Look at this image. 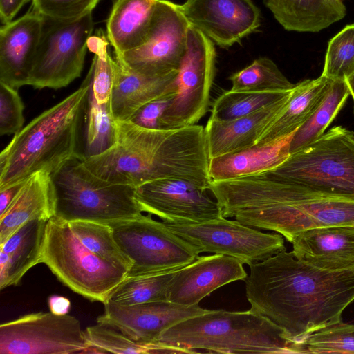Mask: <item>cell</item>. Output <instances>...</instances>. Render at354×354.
Masks as SVG:
<instances>
[{"mask_svg": "<svg viewBox=\"0 0 354 354\" xmlns=\"http://www.w3.org/2000/svg\"><path fill=\"white\" fill-rule=\"evenodd\" d=\"M249 267L245 283L250 309L295 342L340 322L354 301V270L320 268L286 250Z\"/></svg>", "mask_w": 354, "mask_h": 354, "instance_id": "1", "label": "cell"}, {"mask_svg": "<svg viewBox=\"0 0 354 354\" xmlns=\"http://www.w3.org/2000/svg\"><path fill=\"white\" fill-rule=\"evenodd\" d=\"M116 122L115 143L101 154L81 158L94 176L133 187L159 179H180L208 190L212 180L204 127L151 129L129 120Z\"/></svg>", "mask_w": 354, "mask_h": 354, "instance_id": "2", "label": "cell"}, {"mask_svg": "<svg viewBox=\"0 0 354 354\" xmlns=\"http://www.w3.org/2000/svg\"><path fill=\"white\" fill-rule=\"evenodd\" d=\"M91 84L89 70L78 89L14 134L0 154V189L40 171L52 176L71 160L83 157L77 145Z\"/></svg>", "mask_w": 354, "mask_h": 354, "instance_id": "3", "label": "cell"}, {"mask_svg": "<svg viewBox=\"0 0 354 354\" xmlns=\"http://www.w3.org/2000/svg\"><path fill=\"white\" fill-rule=\"evenodd\" d=\"M157 344L187 353L205 350L220 353H298L297 342L254 312L211 310L165 330Z\"/></svg>", "mask_w": 354, "mask_h": 354, "instance_id": "4", "label": "cell"}, {"mask_svg": "<svg viewBox=\"0 0 354 354\" xmlns=\"http://www.w3.org/2000/svg\"><path fill=\"white\" fill-rule=\"evenodd\" d=\"M252 189L271 200L266 210L269 229L290 243L311 228L354 227V198L307 189L284 181L269 171L254 177Z\"/></svg>", "mask_w": 354, "mask_h": 354, "instance_id": "5", "label": "cell"}, {"mask_svg": "<svg viewBox=\"0 0 354 354\" xmlns=\"http://www.w3.org/2000/svg\"><path fill=\"white\" fill-rule=\"evenodd\" d=\"M82 158L71 160L52 175L54 217L111 224L142 214L136 187L102 180L84 167Z\"/></svg>", "mask_w": 354, "mask_h": 354, "instance_id": "6", "label": "cell"}, {"mask_svg": "<svg viewBox=\"0 0 354 354\" xmlns=\"http://www.w3.org/2000/svg\"><path fill=\"white\" fill-rule=\"evenodd\" d=\"M41 263L75 292L103 304L128 273L91 252L68 221L54 216L46 223Z\"/></svg>", "mask_w": 354, "mask_h": 354, "instance_id": "7", "label": "cell"}, {"mask_svg": "<svg viewBox=\"0 0 354 354\" xmlns=\"http://www.w3.org/2000/svg\"><path fill=\"white\" fill-rule=\"evenodd\" d=\"M269 171L307 189L354 198V132L335 126Z\"/></svg>", "mask_w": 354, "mask_h": 354, "instance_id": "8", "label": "cell"}, {"mask_svg": "<svg viewBox=\"0 0 354 354\" xmlns=\"http://www.w3.org/2000/svg\"><path fill=\"white\" fill-rule=\"evenodd\" d=\"M110 225L115 239L130 259L132 266L127 275L133 276L183 268L201 253L193 244L180 237L164 222L142 214Z\"/></svg>", "mask_w": 354, "mask_h": 354, "instance_id": "9", "label": "cell"}, {"mask_svg": "<svg viewBox=\"0 0 354 354\" xmlns=\"http://www.w3.org/2000/svg\"><path fill=\"white\" fill-rule=\"evenodd\" d=\"M29 79L36 89H59L80 77L94 27L92 13L73 21L44 18Z\"/></svg>", "mask_w": 354, "mask_h": 354, "instance_id": "10", "label": "cell"}, {"mask_svg": "<svg viewBox=\"0 0 354 354\" xmlns=\"http://www.w3.org/2000/svg\"><path fill=\"white\" fill-rule=\"evenodd\" d=\"M214 42L189 26L176 77V91L163 113L160 129L196 124L207 113L216 73Z\"/></svg>", "mask_w": 354, "mask_h": 354, "instance_id": "11", "label": "cell"}, {"mask_svg": "<svg viewBox=\"0 0 354 354\" xmlns=\"http://www.w3.org/2000/svg\"><path fill=\"white\" fill-rule=\"evenodd\" d=\"M164 223L201 252L230 256L248 266L286 250L280 234L262 232L223 216L196 224Z\"/></svg>", "mask_w": 354, "mask_h": 354, "instance_id": "12", "label": "cell"}, {"mask_svg": "<svg viewBox=\"0 0 354 354\" xmlns=\"http://www.w3.org/2000/svg\"><path fill=\"white\" fill-rule=\"evenodd\" d=\"M79 320L39 312L0 325L1 354L82 353L88 346Z\"/></svg>", "mask_w": 354, "mask_h": 354, "instance_id": "13", "label": "cell"}, {"mask_svg": "<svg viewBox=\"0 0 354 354\" xmlns=\"http://www.w3.org/2000/svg\"><path fill=\"white\" fill-rule=\"evenodd\" d=\"M189 26L178 4L157 0L144 43L122 54L113 53V56L131 71L145 76H161L178 71L186 49Z\"/></svg>", "mask_w": 354, "mask_h": 354, "instance_id": "14", "label": "cell"}, {"mask_svg": "<svg viewBox=\"0 0 354 354\" xmlns=\"http://www.w3.org/2000/svg\"><path fill=\"white\" fill-rule=\"evenodd\" d=\"M207 189L186 180L165 178L136 187V198L142 212L170 224H196L223 217L216 200Z\"/></svg>", "mask_w": 354, "mask_h": 354, "instance_id": "15", "label": "cell"}, {"mask_svg": "<svg viewBox=\"0 0 354 354\" xmlns=\"http://www.w3.org/2000/svg\"><path fill=\"white\" fill-rule=\"evenodd\" d=\"M178 7L189 25L221 48H228L261 26L252 0H186Z\"/></svg>", "mask_w": 354, "mask_h": 354, "instance_id": "16", "label": "cell"}, {"mask_svg": "<svg viewBox=\"0 0 354 354\" xmlns=\"http://www.w3.org/2000/svg\"><path fill=\"white\" fill-rule=\"evenodd\" d=\"M97 322L111 326L132 339L158 345L160 335L167 328L190 317L211 311L195 305L169 300L123 305L107 301Z\"/></svg>", "mask_w": 354, "mask_h": 354, "instance_id": "17", "label": "cell"}, {"mask_svg": "<svg viewBox=\"0 0 354 354\" xmlns=\"http://www.w3.org/2000/svg\"><path fill=\"white\" fill-rule=\"evenodd\" d=\"M243 264L238 259L227 255L198 256L175 274L169 286L167 299L183 305L198 304L218 288L245 280L248 274Z\"/></svg>", "mask_w": 354, "mask_h": 354, "instance_id": "18", "label": "cell"}, {"mask_svg": "<svg viewBox=\"0 0 354 354\" xmlns=\"http://www.w3.org/2000/svg\"><path fill=\"white\" fill-rule=\"evenodd\" d=\"M43 17L30 7L0 28V82L15 88L28 85L43 28Z\"/></svg>", "mask_w": 354, "mask_h": 354, "instance_id": "19", "label": "cell"}, {"mask_svg": "<svg viewBox=\"0 0 354 354\" xmlns=\"http://www.w3.org/2000/svg\"><path fill=\"white\" fill-rule=\"evenodd\" d=\"M291 243L294 256L314 266L330 270H354V227L308 229Z\"/></svg>", "mask_w": 354, "mask_h": 354, "instance_id": "20", "label": "cell"}, {"mask_svg": "<svg viewBox=\"0 0 354 354\" xmlns=\"http://www.w3.org/2000/svg\"><path fill=\"white\" fill-rule=\"evenodd\" d=\"M113 57L114 77L110 106L116 121L129 120L146 104L175 95L178 71L161 76H145L131 71Z\"/></svg>", "mask_w": 354, "mask_h": 354, "instance_id": "21", "label": "cell"}, {"mask_svg": "<svg viewBox=\"0 0 354 354\" xmlns=\"http://www.w3.org/2000/svg\"><path fill=\"white\" fill-rule=\"evenodd\" d=\"M292 93V91L284 98L243 117L230 120L209 118L205 127L209 159L255 145L264 129L285 106Z\"/></svg>", "mask_w": 354, "mask_h": 354, "instance_id": "22", "label": "cell"}, {"mask_svg": "<svg viewBox=\"0 0 354 354\" xmlns=\"http://www.w3.org/2000/svg\"><path fill=\"white\" fill-rule=\"evenodd\" d=\"M295 132L275 141L209 159L212 181L252 176L274 169L290 156V144Z\"/></svg>", "mask_w": 354, "mask_h": 354, "instance_id": "23", "label": "cell"}, {"mask_svg": "<svg viewBox=\"0 0 354 354\" xmlns=\"http://www.w3.org/2000/svg\"><path fill=\"white\" fill-rule=\"evenodd\" d=\"M54 205L52 176L40 171L28 177L8 209L0 216V244L29 221H48L53 216Z\"/></svg>", "mask_w": 354, "mask_h": 354, "instance_id": "24", "label": "cell"}, {"mask_svg": "<svg viewBox=\"0 0 354 354\" xmlns=\"http://www.w3.org/2000/svg\"><path fill=\"white\" fill-rule=\"evenodd\" d=\"M47 221H29L0 244L1 290L17 285L30 268L41 263Z\"/></svg>", "mask_w": 354, "mask_h": 354, "instance_id": "25", "label": "cell"}, {"mask_svg": "<svg viewBox=\"0 0 354 354\" xmlns=\"http://www.w3.org/2000/svg\"><path fill=\"white\" fill-rule=\"evenodd\" d=\"M264 4L285 30L298 32H318L346 14L340 0H264Z\"/></svg>", "mask_w": 354, "mask_h": 354, "instance_id": "26", "label": "cell"}, {"mask_svg": "<svg viewBox=\"0 0 354 354\" xmlns=\"http://www.w3.org/2000/svg\"><path fill=\"white\" fill-rule=\"evenodd\" d=\"M331 82L321 75L296 84L285 106L264 129L255 145L275 141L296 131L313 113Z\"/></svg>", "mask_w": 354, "mask_h": 354, "instance_id": "27", "label": "cell"}, {"mask_svg": "<svg viewBox=\"0 0 354 354\" xmlns=\"http://www.w3.org/2000/svg\"><path fill=\"white\" fill-rule=\"evenodd\" d=\"M157 0H115L106 21V37L113 53L142 45L150 29Z\"/></svg>", "mask_w": 354, "mask_h": 354, "instance_id": "28", "label": "cell"}, {"mask_svg": "<svg viewBox=\"0 0 354 354\" xmlns=\"http://www.w3.org/2000/svg\"><path fill=\"white\" fill-rule=\"evenodd\" d=\"M350 93L344 80H332L324 97L310 118L295 132L290 144L294 153L322 134L344 106Z\"/></svg>", "mask_w": 354, "mask_h": 354, "instance_id": "29", "label": "cell"}, {"mask_svg": "<svg viewBox=\"0 0 354 354\" xmlns=\"http://www.w3.org/2000/svg\"><path fill=\"white\" fill-rule=\"evenodd\" d=\"M179 269L146 274L127 275L112 291L107 301L131 305L168 300L169 283Z\"/></svg>", "mask_w": 354, "mask_h": 354, "instance_id": "30", "label": "cell"}, {"mask_svg": "<svg viewBox=\"0 0 354 354\" xmlns=\"http://www.w3.org/2000/svg\"><path fill=\"white\" fill-rule=\"evenodd\" d=\"M85 153L83 158L94 156L110 149L117 140V122L110 102L99 104L91 86L84 109Z\"/></svg>", "mask_w": 354, "mask_h": 354, "instance_id": "31", "label": "cell"}, {"mask_svg": "<svg viewBox=\"0 0 354 354\" xmlns=\"http://www.w3.org/2000/svg\"><path fill=\"white\" fill-rule=\"evenodd\" d=\"M68 223L75 236L91 252L129 272L132 262L116 242L110 225L86 221Z\"/></svg>", "mask_w": 354, "mask_h": 354, "instance_id": "32", "label": "cell"}, {"mask_svg": "<svg viewBox=\"0 0 354 354\" xmlns=\"http://www.w3.org/2000/svg\"><path fill=\"white\" fill-rule=\"evenodd\" d=\"M229 80L232 83L230 89L235 91H285L292 90L295 85L266 57L254 59L232 74Z\"/></svg>", "mask_w": 354, "mask_h": 354, "instance_id": "33", "label": "cell"}, {"mask_svg": "<svg viewBox=\"0 0 354 354\" xmlns=\"http://www.w3.org/2000/svg\"><path fill=\"white\" fill-rule=\"evenodd\" d=\"M292 91H225L214 100L210 110L209 118L230 120L243 117L284 98Z\"/></svg>", "mask_w": 354, "mask_h": 354, "instance_id": "34", "label": "cell"}, {"mask_svg": "<svg viewBox=\"0 0 354 354\" xmlns=\"http://www.w3.org/2000/svg\"><path fill=\"white\" fill-rule=\"evenodd\" d=\"M88 345L103 353L140 354L179 353L176 347L149 345L138 342L115 328L102 323L87 327L85 330Z\"/></svg>", "mask_w": 354, "mask_h": 354, "instance_id": "35", "label": "cell"}, {"mask_svg": "<svg viewBox=\"0 0 354 354\" xmlns=\"http://www.w3.org/2000/svg\"><path fill=\"white\" fill-rule=\"evenodd\" d=\"M298 353H354V324L342 321L297 342Z\"/></svg>", "mask_w": 354, "mask_h": 354, "instance_id": "36", "label": "cell"}, {"mask_svg": "<svg viewBox=\"0 0 354 354\" xmlns=\"http://www.w3.org/2000/svg\"><path fill=\"white\" fill-rule=\"evenodd\" d=\"M354 72V23L346 25L330 39L322 75L344 80Z\"/></svg>", "mask_w": 354, "mask_h": 354, "instance_id": "37", "label": "cell"}, {"mask_svg": "<svg viewBox=\"0 0 354 354\" xmlns=\"http://www.w3.org/2000/svg\"><path fill=\"white\" fill-rule=\"evenodd\" d=\"M100 0H32L31 8L42 17L73 21L92 13Z\"/></svg>", "mask_w": 354, "mask_h": 354, "instance_id": "38", "label": "cell"}, {"mask_svg": "<svg viewBox=\"0 0 354 354\" xmlns=\"http://www.w3.org/2000/svg\"><path fill=\"white\" fill-rule=\"evenodd\" d=\"M24 110L17 88L0 82V136L15 134L23 128Z\"/></svg>", "mask_w": 354, "mask_h": 354, "instance_id": "39", "label": "cell"}, {"mask_svg": "<svg viewBox=\"0 0 354 354\" xmlns=\"http://www.w3.org/2000/svg\"><path fill=\"white\" fill-rule=\"evenodd\" d=\"M174 95L165 96L146 104L132 115L129 121L144 128L160 129L161 118Z\"/></svg>", "mask_w": 354, "mask_h": 354, "instance_id": "40", "label": "cell"}, {"mask_svg": "<svg viewBox=\"0 0 354 354\" xmlns=\"http://www.w3.org/2000/svg\"><path fill=\"white\" fill-rule=\"evenodd\" d=\"M28 0H0V20L1 24L13 20Z\"/></svg>", "mask_w": 354, "mask_h": 354, "instance_id": "41", "label": "cell"}, {"mask_svg": "<svg viewBox=\"0 0 354 354\" xmlns=\"http://www.w3.org/2000/svg\"><path fill=\"white\" fill-rule=\"evenodd\" d=\"M25 180L0 189V216L6 212L13 202Z\"/></svg>", "mask_w": 354, "mask_h": 354, "instance_id": "42", "label": "cell"}, {"mask_svg": "<svg viewBox=\"0 0 354 354\" xmlns=\"http://www.w3.org/2000/svg\"><path fill=\"white\" fill-rule=\"evenodd\" d=\"M50 311L55 315H66L71 308L70 300L63 296L51 295L48 299Z\"/></svg>", "mask_w": 354, "mask_h": 354, "instance_id": "43", "label": "cell"}, {"mask_svg": "<svg viewBox=\"0 0 354 354\" xmlns=\"http://www.w3.org/2000/svg\"><path fill=\"white\" fill-rule=\"evenodd\" d=\"M344 80L348 86L350 95L352 97L354 102V72L348 77H346Z\"/></svg>", "mask_w": 354, "mask_h": 354, "instance_id": "44", "label": "cell"}, {"mask_svg": "<svg viewBox=\"0 0 354 354\" xmlns=\"http://www.w3.org/2000/svg\"><path fill=\"white\" fill-rule=\"evenodd\" d=\"M340 1H342V0H340Z\"/></svg>", "mask_w": 354, "mask_h": 354, "instance_id": "45", "label": "cell"}]
</instances>
